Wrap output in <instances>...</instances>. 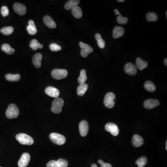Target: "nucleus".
<instances>
[{"instance_id":"1","label":"nucleus","mask_w":167,"mask_h":167,"mask_svg":"<svg viewBox=\"0 0 167 167\" xmlns=\"http://www.w3.org/2000/svg\"><path fill=\"white\" fill-rule=\"evenodd\" d=\"M15 138L16 140L22 145H31L34 142L33 138L25 133L18 134Z\"/></svg>"},{"instance_id":"2","label":"nucleus","mask_w":167,"mask_h":167,"mask_svg":"<svg viewBox=\"0 0 167 167\" xmlns=\"http://www.w3.org/2000/svg\"><path fill=\"white\" fill-rule=\"evenodd\" d=\"M63 100L61 98H57L53 100L52 103L51 111L53 113L59 114L62 112V108L63 106Z\"/></svg>"},{"instance_id":"3","label":"nucleus","mask_w":167,"mask_h":167,"mask_svg":"<svg viewBox=\"0 0 167 167\" xmlns=\"http://www.w3.org/2000/svg\"><path fill=\"white\" fill-rule=\"evenodd\" d=\"M19 115V110L15 104H11L8 106L6 112L7 117L9 119L17 118Z\"/></svg>"},{"instance_id":"4","label":"nucleus","mask_w":167,"mask_h":167,"mask_svg":"<svg viewBox=\"0 0 167 167\" xmlns=\"http://www.w3.org/2000/svg\"><path fill=\"white\" fill-rule=\"evenodd\" d=\"M116 96L113 93H109L105 95L104 98V103L106 107L112 108L115 104Z\"/></svg>"},{"instance_id":"5","label":"nucleus","mask_w":167,"mask_h":167,"mask_svg":"<svg viewBox=\"0 0 167 167\" xmlns=\"http://www.w3.org/2000/svg\"><path fill=\"white\" fill-rule=\"evenodd\" d=\"M49 138L53 143L59 145H64L66 141V138L64 135L57 133H51L49 135Z\"/></svg>"},{"instance_id":"6","label":"nucleus","mask_w":167,"mask_h":167,"mask_svg":"<svg viewBox=\"0 0 167 167\" xmlns=\"http://www.w3.org/2000/svg\"><path fill=\"white\" fill-rule=\"evenodd\" d=\"M51 75L54 79L60 80L64 79L67 76L68 72L65 69H55L52 71Z\"/></svg>"},{"instance_id":"7","label":"nucleus","mask_w":167,"mask_h":167,"mask_svg":"<svg viewBox=\"0 0 167 167\" xmlns=\"http://www.w3.org/2000/svg\"><path fill=\"white\" fill-rule=\"evenodd\" d=\"M81 51V55L83 57L86 58L88 56L90 53H92L93 51V48L88 45V44L84 43L83 42H80L79 43Z\"/></svg>"},{"instance_id":"8","label":"nucleus","mask_w":167,"mask_h":167,"mask_svg":"<svg viewBox=\"0 0 167 167\" xmlns=\"http://www.w3.org/2000/svg\"><path fill=\"white\" fill-rule=\"evenodd\" d=\"M30 160V156L27 153H24L22 155L18 161L19 167H27Z\"/></svg>"},{"instance_id":"9","label":"nucleus","mask_w":167,"mask_h":167,"mask_svg":"<svg viewBox=\"0 0 167 167\" xmlns=\"http://www.w3.org/2000/svg\"><path fill=\"white\" fill-rule=\"evenodd\" d=\"M105 129L106 131L111 132V134L114 136L118 135L119 132V130L117 125L112 123H107L105 126Z\"/></svg>"},{"instance_id":"10","label":"nucleus","mask_w":167,"mask_h":167,"mask_svg":"<svg viewBox=\"0 0 167 167\" xmlns=\"http://www.w3.org/2000/svg\"><path fill=\"white\" fill-rule=\"evenodd\" d=\"M160 105L159 100L155 99H148L143 103L144 107L147 109H152Z\"/></svg>"},{"instance_id":"11","label":"nucleus","mask_w":167,"mask_h":167,"mask_svg":"<svg viewBox=\"0 0 167 167\" xmlns=\"http://www.w3.org/2000/svg\"><path fill=\"white\" fill-rule=\"evenodd\" d=\"M79 130L80 134L82 137H86L89 131V124L86 120H82L79 124Z\"/></svg>"},{"instance_id":"12","label":"nucleus","mask_w":167,"mask_h":167,"mask_svg":"<svg viewBox=\"0 0 167 167\" xmlns=\"http://www.w3.org/2000/svg\"><path fill=\"white\" fill-rule=\"evenodd\" d=\"M125 72L131 75H135L137 73V68L135 65L132 63H128L124 66Z\"/></svg>"},{"instance_id":"13","label":"nucleus","mask_w":167,"mask_h":167,"mask_svg":"<svg viewBox=\"0 0 167 167\" xmlns=\"http://www.w3.org/2000/svg\"><path fill=\"white\" fill-rule=\"evenodd\" d=\"M45 93L47 95L52 97L57 98L60 95V91L55 87L48 86L45 89Z\"/></svg>"},{"instance_id":"14","label":"nucleus","mask_w":167,"mask_h":167,"mask_svg":"<svg viewBox=\"0 0 167 167\" xmlns=\"http://www.w3.org/2000/svg\"><path fill=\"white\" fill-rule=\"evenodd\" d=\"M13 8L16 13L20 15H23L26 14L27 12V8L24 5L20 3H15L13 6Z\"/></svg>"},{"instance_id":"15","label":"nucleus","mask_w":167,"mask_h":167,"mask_svg":"<svg viewBox=\"0 0 167 167\" xmlns=\"http://www.w3.org/2000/svg\"><path fill=\"white\" fill-rule=\"evenodd\" d=\"M132 143L135 147H140L143 145V139L138 135H134L132 137Z\"/></svg>"},{"instance_id":"16","label":"nucleus","mask_w":167,"mask_h":167,"mask_svg":"<svg viewBox=\"0 0 167 167\" xmlns=\"http://www.w3.org/2000/svg\"><path fill=\"white\" fill-rule=\"evenodd\" d=\"M125 30L124 28L119 26H116L113 30V37L114 39L121 37L124 34Z\"/></svg>"},{"instance_id":"17","label":"nucleus","mask_w":167,"mask_h":167,"mask_svg":"<svg viewBox=\"0 0 167 167\" xmlns=\"http://www.w3.org/2000/svg\"><path fill=\"white\" fill-rule=\"evenodd\" d=\"M43 22L44 24L49 28H55L56 27L55 22H54L53 19L48 15L44 16L43 18Z\"/></svg>"},{"instance_id":"18","label":"nucleus","mask_w":167,"mask_h":167,"mask_svg":"<svg viewBox=\"0 0 167 167\" xmlns=\"http://www.w3.org/2000/svg\"><path fill=\"white\" fill-rule=\"evenodd\" d=\"M27 30L28 34L30 35H35L37 32V30L36 28V26L33 20H31L28 22V25L27 27Z\"/></svg>"},{"instance_id":"19","label":"nucleus","mask_w":167,"mask_h":167,"mask_svg":"<svg viewBox=\"0 0 167 167\" xmlns=\"http://www.w3.org/2000/svg\"><path fill=\"white\" fill-rule=\"evenodd\" d=\"M42 59V55L40 53H37L34 55L32 59V61L34 66L36 67L40 68L41 67V62Z\"/></svg>"},{"instance_id":"20","label":"nucleus","mask_w":167,"mask_h":167,"mask_svg":"<svg viewBox=\"0 0 167 167\" xmlns=\"http://www.w3.org/2000/svg\"><path fill=\"white\" fill-rule=\"evenodd\" d=\"M135 67L137 69L142 70L148 67V63L146 61H144L141 58H138L136 59L135 61Z\"/></svg>"},{"instance_id":"21","label":"nucleus","mask_w":167,"mask_h":167,"mask_svg":"<svg viewBox=\"0 0 167 167\" xmlns=\"http://www.w3.org/2000/svg\"><path fill=\"white\" fill-rule=\"evenodd\" d=\"M80 3V1L78 0H70L66 3L65 8L66 10H69L73 9L75 7L78 6Z\"/></svg>"},{"instance_id":"22","label":"nucleus","mask_w":167,"mask_h":167,"mask_svg":"<svg viewBox=\"0 0 167 167\" xmlns=\"http://www.w3.org/2000/svg\"><path fill=\"white\" fill-rule=\"evenodd\" d=\"M88 85L85 83L79 84V86L77 88V92L78 95L79 96H83L88 89Z\"/></svg>"},{"instance_id":"23","label":"nucleus","mask_w":167,"mask_h":167,"mask_svg":"<svg viewBox=\"0 0 167 167\" xmlns=\"http://www.w3.org/2000/svg\"><path fill=\"white\" fill-rule=\"evenodd\" d=\"M72 13L74 17L77 19L81 18L82 16V11L80 7L78 6H76L74 8L72 9Z\"/></svg>"},{"instance_id":"24","label":"nucleus","mask_w":167,"mask_h":167,"mask_svg":"<svg viewBox=\"0 0 167 167\" xmlns=\"http://www.w3.org/2000/svg\"><path fill=\"white\" fill-rule=\"evenodd\" d=\"M30 47L33 49V50H37L38 49H42L43 48V46L42 44H40L38 41L36 39H33L31 41L30 43Z\"/></svg>"},{"instance_id":"25","label":"nucleus","mask_w":167,"mask_h":167,"mask_svg":"<svg viewBox=\"0 0 167 167\" xmlns=\"http://www.w3.org/2000/svg\"><path fill=\"white\" fill-rule=\"evenodd\" d=\"M144 87L146 90L148 92H155L156 90V87L153 83L150 81H147L145 82Z\"/></svg>"},{"instance_id":"26","label":"nucleus","mask_w":167,"mask_h":167,"mask_svg":"<svg viewBox=\"0 0 167 167\" xmlns=\"http://www.w3.org/2000/svg\"><path fill=\"white\" fill-rule=\"evenodd\" d=\"M5 78L9 81H18L20 79V75L19 74H7L5 75Z\"/></svg>"},{"instance_id":"27","label":"nucleus","mask_w":167,"mask_h":167,"mask_svg":"<svg viewBox=\"0 0 167 167\" xmlns=\"http://www.w3.org/2000/svg\"><path fill=\"white\" fill-rule=\"evenodd\" d=\"M87 77L86 75V71L85 69H83L80 72V76L78 78V82L79 84L84 83L87 80Z\"/></svg>"},{"instance_id":"28","label":"nucleus","mask_w":167,"mask_h":167,"mask_svg":"<svg viewBox=\"0 0 167 167\" xmlns=\"http://www.w3.org/2000/svg\"><path fill=\"white\" fill-rule=\"evenodd\" d=\"M1 50L8 54H11L14 53L15 50L8 44H4L1 46Z\"/></svg>"},{"instance_id":"29","label":"nucleus","mask_w":167,"mask_h":167,"mask_svg":"<svg viewBox=\"0 0 167 167\" xmlns=\"http://www.w3.org/2000/svg\"><path fill=\"white\" fill-rule=\"evenodd\" d=\"M95 38L97 41L98 45V46L101 48H104L105 47V41L102 38L100 34L98 33L96 34H95Z\"/></svg>"},{"instance_id":"30","label":"nucleus","mask_w":167,"mask_h":167,"mask_svg":"<svg viewBox=\"0 0 167 167\" xmlns=\"http://www.w3.org/2000/svg\"><path fill=\"white\" fill-rule=\"evenodd\" d=\"M146 18L149 22H156L158 19V15L153 12L148 13L146 15Z\"/></svg>"},{"instance_id":"31","label":"nucleus","mask_w":167,"mask_h":167,"mask_svg":"<svg viewBox=\"0 0 167 167\" xmlns=\"http://www.w3.org/2000/svg\"><path fill=\"white\" fill-rule=\"evenodd\" d=\"M147 158L145 156H142L137 160L135 161V164L138 165V167H145L147 163Z\"/></svg>"},{"instance_id":"32","label":"nucleus","mask_w":167,"mask_h":167,"mask_svg":"<svg viewBox=\"0 0 167 167\" xmlns=\"http://www.w3.org/2000/svg\"><path fill=\"white\" fill-rule=\"evenodd\" d=\"M14 28L12 27H2L1 29V32L4 35H9L14 32Z\"/></svg>"},{"instance_id":"33","label":"nucleus","mask_w":167,"mask_h":167,"mask_svg":"<svg viewBox=\"0 0 167 167\" xmlns=\"http://www.w3.org/2000/svg\"><path fill=\"white\" fill-rule=\"evenodd\" d=\"M116 20L117 22L119 24H126L127 23L128 20V18L127 17H123L122 15H119L116 18Z\"/></svg>"},{"instance_id":"34","label":"nucleus","mask_w":167,"mask_h":167,"mask_svg":"<svg viewBox=\"0 0 167 167\" xmlns=\"http://www.w3.org/2000/svg\"><path fill=\"white\" fill-rule=\"evenodd\" d=\"M50 50L53 52H58L61 50V46L55 43H52L49 46Z\"/></svg>"},{"instance_id":"35","label":"nucleus","mask_w":167,"mask_h":167,"mask_svg":"<svg viewBox=\"0 0 167 167\" xmlns=\"http://www.w3.org/2000/svg\"><path fill=\"white\" fill-rule=\"evenodd\" d=\"M46 167H60V164L57 161L52 160L49 161L46 165Z\"/></svg>"},{"instance_id":"36","label":"nucleus","mask_w":167,"mask_h":167,"mask_svg":"<svg viewBox=\"0 0 167 167\" xmlns=\"http://www.w3.org/2000/svg\"><path fill=\"white\" fill-rule=\"evenodd\" d=\"M1 13L2 16L6 17L9 14V9L7 6H2L1 8Z\"/></svg>"},{"instance_id":"37","label":"nucleus","mask_w":167,"mask_h":167,"mask_svg":"<svg viewBox=\"0 0 167 167\" xmlns=\"http://www.w3.org/2000/svg\"><path fill=\"white\" fill-rule=\"evenodd\" d=\"M57 161L60 164V167H67L68 165V161L66 159H59L57 160Z\"/></svg>"},{"instance_id":"38","label":"nucleus","mask_w":167,"mask_h":167,"mask_svg":"<svg viewBox=\"0 0 167 167\" xmlns=\"http://www.w3.org/2000/svg\"><path fill=\"white\" fill-rule=\"evenodd\" d=\"M98 163L100 164L101 167H112L111 164L108 163H105L101 160H99L98 161Z\"/></svg>"},{"instance_id":"39","label":"nucleus","mask_w":167,"mask_h":167,"mask_svg":"<svg viewBox=\"0 0 167 167\" xmlns=\"http://www.w3.org/2000/svg\"><path fill=\"white\" fill-rule=\"evenodd\" d=\"M114 12H115V13L116 15H120V13L119 12V10H117V9H115L114 10Z\"/></svg>"},{"instance_id":"40","label":"nucleus","mask_w":167,"mask_h":167,"mask_svg":"<svg viewBox=\"0 0 167 167\" xmlns=\"http://www.w3.org/2000/svg\"><path fill=\"white\" fill-rule=\"evenodd\" d=\"M164 63L165 65V66H167V59H165L164 60Z\"/></svg>"},{"instance_id":"41","label":"nucleus","mask_w":167,"mask_h":167,"mask_svg":"<svg viewBox=\"0 0 167 167\" xmlns=\"http://www.w3.org/2000/svg\"><path fill=\"white\" fill-rule=\"evenodd\" d=\"M91 167H98L97 165L96 164H92V166H91Z\"/></svg>"},{"instance_id":"42","label":"nucleus","mask_w":167,"mask_h":167,"mask_svg":"<svg viewBox=\"0 0 167 167\" xmlns=\"http://www.w3.org/2000/svg\"><path fill=\"white\" fill-rule=\"evenodd\" d=\"M117 1L118 2H124V1H125L124 0H118Z\"/></svg>"},{"instance_id":"43","label":"nucleus","mask_w":167,"mask_h":167,"mask_svg":"<svg viewBox=\"0 0 167 167\" xmlns=\"http://www.w3.org/2000/svg\"><path fill=\"white\" fill-rule=\"evenodd\" d=\"M166 150H167V142H166Z\"/></svg>"},{"instance_id":"44","label":"nucleus","mask_w":167,"mask_h":167,"mask_svg":"<svg viewBox=\"0 0 167 167\" xmlns=\"http://www.w3.org/2000/svg\"><path fill=\"white\" fill-rule=\"evenodd\" d=\"M166 17H167V12H166Z\"/></svg>"},{"instance_id":"45","label":"nucleus","mask_w":167,"mask_h":167,"mask_svg":"<svg viewBox=\"0 0 167 167\" xmlns=\"http://www.w3.org/2000/svg\"></svg>"}]
</instances>
